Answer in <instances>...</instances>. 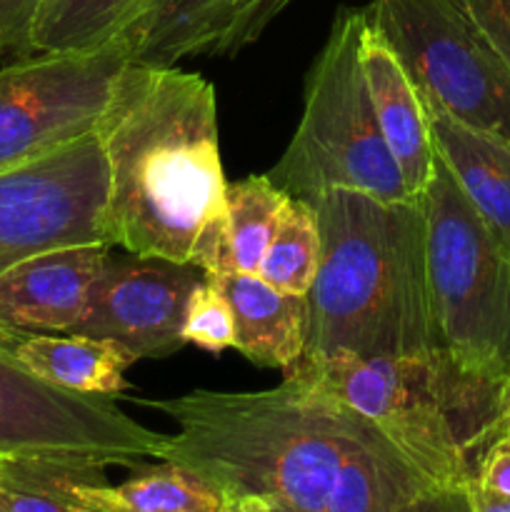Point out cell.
Wrapping results in <instances>:
<instances>
[{"label":"cell","mask_w":510,"mask_h":512,"mask_svg":"<svg viewBox=\"0 0 510 512\" xmlns=\"http://www.w3.org/2000/svg\"><path fill=\"white\" fill-rule=\"evenodd\" d=\"M498 443L510 448V383L505 385V408H503V423H500V440Z\"/></svg>","instance_id":"1f68e13d"},{"label":"cell","mask_w":510,"mask_h":512,"mask_svg":"<svg viewBox=\"0 0 510 512\" xmlns=\"http://www.w3.org/2000/svg\"><path fill=\"white\" fill-rule=\"evenodd\" d=\"M428 488L435 485L380 433L343 470L328 512H408Z\"/></svg>","instance_id":"ffe728a7"},{"label":"cell","mask_w":510,"mask_h":512,"mask_svg":"<svg viewBox=\"0 0 510 512\" xmlns=\"http://www.w3.org/2000/svg\"><path fill=\"white\" fill-rule=\"evenodd\" d=\"M423 105L428 110L435 153L443 158L495 243L510 258V143L458 123L425 100Z\"/></svg>","instance_id":"9a60e30c"},{"label":"cell","mask_w":510,"mask_h":512,"mask_svg":"<svg viewBox=\"0 0 510 512\" xmlns=\"http://www.w3.org/2000/svg\"><path fill=\"white\" fill-rule=\"evenodd\" d=\"M88 470L0 458V512H95L70 495L68 478Z\"/></svg>","instance_id":"603a6c76"},{"label":"cell","mask_w":510,"mask_h":512,"mask_svg":"<svg viewBox=\"0 0 510 512\" xmlns=\"http://www.w3.org/2000/svg\"><path fill=\"white\" fill-rule=\"evenodd\" d=\"M43 0H0V53H13L15 58L33 55L30 35Z\"/></svg>","instance_id":"4316f807"},{"label":"cell","mask_w":510,"mask_h":512,"mask_svg":"<svg viewBox=\"0 0 510 512\" xmlns=\"http://www.w3.org/2000/svg\"><path fill=\"white\" fill-rule=\"evenodd\" d=\"M13 353L30 373L58 388L115 398L128 388L125 370L138 360L110 340L88 335H25Z\"/></svg>","instance_id":"d6986e66"},{"label":"cell","mask_w":510,"mask_h":512,"mask_svg":"<svg viewBox=\"0 0 510 512\" xmlns=\"http://www.w3.org/2000/svg\"><path fill=\"white\" fill-rule=\"evenodd\" d=\"M203 275L193 263L108 258L90 290L88 310L70 335L118 343L135 360L175 355L185 345V310Z\"/></svg>","instance_id":"8fae6325"},{"label":"cell","mask_w":510,"mask_h":512,"mask_svg":"<svg viewBox=\"0 0 510 512\" xmlns=\"http://www.w3.org/2000/svg\"><path fill=\"white\" fill-rule=\"evenodd\" d=\"M0 333V458L105 473L160 460L163 433L103 395L73 393L30 373Z\"/></svg>","instance_id":"52a82bcc"},{"label":"cell","mask_w":510,"mask_h":512,"mask_svg":"<svg viewBox=\"0 0 510 512\" xmlns=\"http://www.w3.org/2000/svg\"><path fill=\"white\" fill-rule=\"evenodd\" d=\"M510 65V0H450Z\"/></svg>","instance_id":"d4e9b609"},{"label":"cell","mask_w":510,"mask_h":512,"mask_svg":"<svg viewBox=\"0 0 510 512\" xmlns=\"http://www.w3.org/2000/svg\"><path fill=\"white\" fill-rule=\"evenodd\" d=\"M468 495L473 512H510V495L490 493L475 483L468 485Z\"/></svg>","instance_id":"f546056e"},{"label":"cell","mask_w":510,"mask_h":512,"mask_svg":"<svg viewBox=\"0 0 510 512\" xmlns=\"http://www.w3.org/2000/svg\"><path fill=\"white\" fill-rule=\"evenodd\" d=\"M365 15L425 103L510 143V65L450 0H370Z\"/></svg>","instance_id":"ba28073f"},{"label":"cell","mask_w":510,"mask_h":512,"mask_svg":"<svg viewBox=\"0 0 510 512\" xmlns=\"http://www.w3.org/2000/svg\"><path fill=\"white\" fill-rule=\"evenodd\" d=\"M108 168L95 133L0 173V273L63 245L108 243Z\"/></svg>","instance_id":"30bf717a"},{"label":"cell","mask_w":510,"mask_h":512,"mask_svg":"<svg viewBox=\"0 0 510 512\" xmlns=\"http://www.w3.org/2000/svg\"><path fill=\"white\" fill-rule=\"evenodd\" d=\"M95 138L108 168L110 245L190 263L228 188L213 85L188 70L128 63Z\"/></svg>","instance_id":"6da1fadb"},{"label":"cell","mask_w":510,"mask_h":512,"mask_svg":"<svg viewBox=\"0 0 510 512\" xmlns=\"http://www.w3.org/2000/svg\"><path fill=\"white\" fill-rule=\"evenodd\" d=\"M320 228L298 360L393 358L440 350L420 198L388 203L353 190L305 198Z\"/></svg>","instance_id":"3957f363"},{"label":"cell","mask_w":510,"mask_h":512,"mask_svg":"<svg viewBox=\"0 0 510 512\" xmlns=\"http://www.w3.org/2000/svg\"><path fill=\"white\" fill-rule=\"evenodd\" d=\"M150 408L175 423L160 460L203 475L230 505L270 498L328 512L343 470L380 435L368 418L300 378L258 393L190 390Z\"/></svg>","instance_id":"7a4b0ae2"},{"label":"cell","mask_w":510,"mask_h":512,"mask_svg":"<svg viewBox=\"0 0 510 512\" xmlns=\"http://www.w3.org/2000/svg\"><path fill=\"white\" fill-rule=\"evenodd\" d=\"M143 0H43L33 23V53H78L110 43Z\"/></svg>","instance_id":"44dd1931"},{"label":"cell","mask_w":510,"mask_h":512,"mask_svg":"<svg viewBox=\"0 0 510 512\" xmlns=\"http://www.w3.org/2000/svg\"><path fill=\"white\" fill-rule=\"evenodd\" d=\"M233 310L235 350L263 368H290L308 340V295L285 293L250 273H205Z\"/></svg>","instance_id":"5bb4252c"},{"label":"cell","mask_w":510,"mask_h":512,"mask_svg":"<svg viewBox=\"0 0 510 512\" xmlns=\"http://www.w3.org/2000/svg\"><path fill=\"white\" fill-rule=\"evenodd\" d=\"M288 193L268 175H248L225 188V205L200 230L190 263L203 273H258Z\"/></svg>","instance_id":"e0dca14e"},{"label":"cell","mask_w":510,"mask_h":512,"mask_svg":"<svg viewBox=\"0 0 510 512\" xmlns=\"http://www.w3.org/2000/svg\"><path fill=\"white\" fill-rule=\"evenodd\" d=\"M318 263L320 228L315 210L305 198L288 195L255 275L285 293L308 295Z\"/></svg>","instance_id":"7402d4cb"},{"label":"cell","mask_w":510,"mask_h":512,"mask_svg":"<svg viewBox=\"0 0 510 512\" xmlns=\"http://www.w3.org/2000/svg\"><path fill=\"white\" fill-rule=\"evenodd\" d=\"M408 512H473L465 488H428L413 500Z\"/></svg>","instance_id":"f1b7e54d"},{"label":"cell","mask_w":510,"mask_h":512,"mask_svg":"<svg viewBox=\"0 0 510 512\" xmlns=\"http://www.w3.org/2000/svg\"><path fill=\"white\" fill-rule=\"evenodd\" d=\"M475 485L498 495H510V448L503 443H495L483 455L475 473Z\"/></svg>","instance_id":"83f0119b"},{"label":"cell","mask_w":510,"mask_h":512,"mask_svg":"<svg viewBox=\"0 0 510 512\" xmlns=\"http://www.w3.org/2000/svg\"><path fill=\"white\" fill-rule=\"evenodd\" d=\"M300 378L368 418L435 488H465L500 440L505 385L460 370L443 350L393 358L295 360Z\"/></svg>","instance_id":"277c9868"},{"label":"cell","mask_w":510,"mask_h":512,"mask_svg":"<svg viewBox=\"0 0 510 512\" xmlns=\"http://www.w3.org/2000/svg\"><path fill=\"white\" fill-rule=\"evenodd\" d=\"M230 508H233L235 512H245V510H240V508H235V505H230Z\"/></svg>","instance_id":"d6a6232c"},{"label":"cell","mask_w":510,"mask_h":512,"mask_svg":"<svg viewBox=\"0 0 510 512\" xmlns=\"http://www.w3.org/2000/svg\"><path fill=\"white\" fill-rule=\"evenodd\" d=\"M293 0H240L233 30L225 38L218 55H238L245 45L255 43L263 30L283 13Z\"/></svg>","instance_id":"484cf974"},{"label":"cell","mask_w":510,"mask_h":512,"mask_svg":"<svg viewBox=\"0 0 510 512\" xmlns=\"http://www.w3.org/2000/svg\"><path fill=\"white\" fill-rule=\"evenodd\" d=\"M183 338L185 345H198L208 353H223V350L235 348L233 310H230L223 293L205 275L195 285L188 300Z\"/></svg>","instance_id":"cb8c5ba5"},{"label":"cell","mask_w":510,"mask_h":512,"mask_svg":"<svg viewBox=\"0 0 510 512\" xmlns=\"http://www.w3.org/2000/svg\"><path fill=\"white\" fill-rule=\"evenodd\" d=\"M220 512H235L233 508H225V510H220Z\"/></svg>","instance_id":"836d02e7"},{"label":"cell","mask_w":510,"mask_h":512,"mask_svg":"<svg viewBox=\"0 0 510 512\" xmlns=\"http://www.w3.org/2000/svg\"><path fill=\"white\" fill-rule=\"evenodd\" d=\"M360 63H363V75L380 133L403 173L410 195L420 198L433 173L435 158L428 110L408 70L403 68L393 48L385 43L383 35L368 23V15H365L363 38H360Z\"/></svg>","instance_id":"4fadbf2b"},{"label":"cell","mask_w":510,"mask_h":512,"mask_svg":"<svg viewBox=\"0 0 510 512\" xmlns=\"http://www.w3.org/2000/svg\"><path fill=\"white\" fill-rule=\"evenodd\" d=\"M108 243L63 245L0 273V333L70 335L88 310L90 290L110 258Z\"/></svg>","instance_id":"7c38bea8"},{"label":"cell","mask_w":510,"mask_h":512,"mask_svg":"<svg viewBox=\"0 0 510 512\" xmlns=\"http://www.w3.org/2000/svg\"><path fill=\"white\" fill-rule=\"evenodd\" d=\"M365 8H340L308 70L303 115L268 178L293 198L353 190L375 200H415L380 133L360 63Z\"/></svg>","instance_id":"5b68a950"},{"label":"cell","mask_w":510,"mask_h":512,"mask_svg":"<svg viewBox=\"0 0 510 512\" xmlns=\"http://www.w3.org/2000/svg\"><path fill=\"white\" fill-rule=\"evenodd\" d=\"M240 0H143L115 38L130 63L175 68L190 55H218L233 30Z\"/></svg>","instance_id":"2e32d148"},{"label":"cell","mask_w":510,"mask_h":512,"mask_svg":"<svg viewBox=\"0 0 510 512\" xmlns=\"http://www.w3.org/2000/svg\"><path fill=\"white\" fill-rule=\"evenodd\" d=\"M420 203L438 345L460 370L510 383V258L438 153Z\"/></svg>","instance_id":"8992f818"},{"label":"cell","mask_w":510,"mask_h":512,"mask_svg":"<svg viewBox=\"0 0 510 512\" xmlns=\"http://www.w3.org/2000/svg\"><path fill=\"white\" fill-rule=\"evenodd\" d=\"M233 505L245 512H303V510H295V508H290V505L280 503V500H270V498H248V500H240V503H233Z\"/></svg>","instance_id":"4dcf8cb0"},{"label":"cell","mask_w":510,"mask_h":512,"mask_svg":"<svg viewBox=\"0 0 510 512\" xmlns=\"http://www.w3.org/2000/svg\"><path fill=\"white\" fill-rule=\"evenodd\" d=\"M68 490L78 503L95 512H220L228 498L203 475L170 460L140 470L118 485L103 473H73Z\"/></svg>","instance_id":"ac0fdd59"},{"label":"cell","mask_w":510,"mask_h":512,"mask_svg":"<svg viewBox=\"0 0 510 512\" xmlns=\"http://www.w3.org/2000/svg\"><path fill=\"white\" fill-rule=\"evenodd\" d=\"M130 63L120 38L78 53H33L0 68V173L95 133Z\"/></svg>","instance_id":"9c48e42d"}]
</instances>
